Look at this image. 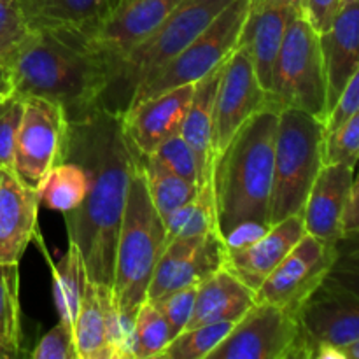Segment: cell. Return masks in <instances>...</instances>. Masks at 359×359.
<instances>
[{"instance_id": "10", "label": "cell", "mask_w": 359, "mask_h": 359, "mask_svg": "<svg viewBox=\"0 0 359 359\" xmlns=\"http://www.w3.org/2000/svg\"><path fill=\"white\" fill-rule=\"evenodd\" d=\"M67 128L69 118L58 102L42 97L23 98L13 172L28 188L39 191L51 168L62 160Z\"/></svg>"}, {"instance_id": "30", "label": "cell", "mask_w": 359, "mask_h": 359, "mask_svg": "<svg viewBox=\"0 0 359 359\" xmlns=\"http://www.w3.org/2000/svg\"><path fill=\"white\" fill-rule=\"evenodd\" d=\"M20 265L0 263V359L20 356Z\"/></svg>"}, {"instance_id": "27", "label": "cell", "mask_w": 359, "mask_h": 359, "mask_svg": "<svg viewBox=\"0 0 359 359\" xmlns=\"http://www.w3.org/2000/svg\"><path fill=\"white\" fill-rule=\"evenodd\" d=\"M140 167H142L144 181H146L147 193L151 196L154 209L158 210L161 219H167L175 209L184 205L186 202L193 198L198 191V184L196 182L188 181V179L181 177V175L174 174L153 160L151 156H142L139 154Z\"/></svg>"}, {"instance_id": "15", "label": "cell", "mask_w": 359, "mask_h": 359, "mask_svg": "<svg viewBox=\"0 0 359 359\" xmlns=\"http://www.w3.org/2000/svg\"><path fill=\"white\" fill-rule=\"evenodd\" d=\"M179 2L181 0H118L105 20L88 35L107 56L116 72L119 62L153 34Z\"/></svg>"}, {"instance_id": "1", "label": "cell", "mask_w": 359, "mask_h": 359, "mask_svg": "<svg viewBox=\"0 0 359 359\" xmlns=\"http://www.w3.org/2000/svg\"><path fill=\"white\" fill-rule=\"evenodd\" d=\"M137 151L126 137L121 114L97 105L69 121L62 160L84 168L88 191L65 216L69 242L79 248L88 279L112 286L116 244Z\"/></svg>"}, {"instance_id": "21", "label": "cell", "mask_w": 359, "mask_h": 359, "mask_svg": "<svg viewBox=\"0 0 359 359\" xmlns=\"http://www.w3.org/2000/svg\"><path fill=\"white\" fill-rule=\"evenodd\" d=\"M293 7H276V9H249L244 21L237 48L242 49L255 67L256 77L265 91L272 90V76L276 60L283 46L284 32Z\"/></svg>"}, {"instance_id": "2", "label": "cell", "mask_w": 359, "mask_h": 359, "mask_svg": "<svg viewBox=\"0 0 359 359\" xmlns=\"http://www.w3.org/2000/svg\"><path fill=\"white\" fill-rule=\"evenodd\" d=\"M4 65L14 93L58 102L69 121L97 107L114 74L90 35L70 28H28Z\"/></svg>"}, {"instance_id": "42", "label": "cell", "mask_w": 359, "mask_h": 359, "mask_svg": "<svg viewBox=\"0 0 359 359\" xmlns=\"http://www.w3.org/2000/svg\"><path fill=\"white\" fill-rule=\"evenodd\" d=\"M353 184H351L349 202H347L346 216H344V233L359 230V161L354 168Z\"/></svg>"}, {"instance_id": "3", "label": "cell", "mask_w": 359, "mask_h": 359, "mask_svg": "<svg viewBox=\"0 0 359 359\" xmlns=\"http://www.w3.org/2000/svg\"><path fill=\"white\" fill-rule=\"evenodd\" d=\"M279 112L266 105L251 116L214 160L210 181L223 238L244 224L270 226Z\"/></svg>"}, {"instance_id": "8", "label": "cell", "mask_w": 359, "mask_h": 359, "mask_svg": "<svg viewBox=\"0 0 359 359\" xmlns=\"http://www.w3.org/2000/svg\"><path fill=\"white\" fill-rule=\"evenodd\" d=\"M248 13L249 0H231L195 41L189 42L167 65L139 84L126 109L154 95L184 84H195L214 69L223 65L224 60L237 48L238 35Z\"/></svg>"}, {"instance_id": "43", "label": "cell", "mask_w": 359, "mask_h": 359, "mask_svg": "<svg viewBox=\"0 0 359 359\" xmlns=\"http://www.w3.org/2000/svg\"><path fill=\"white\" fill-rule=\"evenodd\" d=\"M302 0H249V9H276V7H293L300 9Z\"/></svg>"}, {"instance_id": "7", "label": "cell", "mask_w": 359, "mask_h": 359, "mask_svg": "<svg viewBox=\"0 0 359 359\" xmlns=\"http://www.w3.org/2000/svg\"><path fill=\"white\" fill-rule=\"evenodd\" d=\"M279 109H298L326 123V74L319 32L300 13L291 14L276 60L270 90Z\"/></svg>"}, {"instance_id": "22", "label": "cell", "mask_w": 359, "mask_h": 359, "mask_svg": "<svg viewBox=\"0 0 359 359\" xmlns=\"http://www.w3.org/2000/svg\"><path fill=\"white\" fill-rule=\"evenodd\" d=\"M255 304V291L226 269H219L198 284L195 307L186 330L209 323H237Z\"/></svg>"}, {"instance_id": "13", "label": "cell", "mask_w": 359, "mask_h": 359, "mask_svg": "<svg viewBox=\"0 0 359 359\" xmlns=\"http://www.w3.org/2000/svg\"><path fill=\"white\" fill-rule=\"evenodd\" d=\"M224 248V238L217 230L168 242L158 259L146 300L156 302L182 287L198 286L223 269Z\"/></svg>"}, {"instance_id": "34", "label": "cell", "mask_w": 359, "mask_h": 359, "mask_svg": "<svg viewBox=\"0 0 359 359\" xmlns=\"http://www.w3.org/2000/svg\"><path fill=\"white\" fill-rule=\"evenodd\" d=\"M335 249V259L326 277L359 297V230L344 233Z\"/></svg>"}, {"instance_id": "12", "label": "cell", "mask_w": 359, "mask_h": 359, "mask_svg": "<svg viewBox=\"0 0 359 359\" xmlns=\"http://www.w3.org/2000/svg\"><path fill=\"white\" fill-rule=\"evenodd\" d=\"M335 252V244L305 233L263 280L256 291V302L298 312L300 305L325 280Z\"/></svg>"}, {"instance_id": "24", "label": "cell", "mask_w": 359, "mask_h": 359, "mask_svg": "<svg viewBox=\"0 0 359 359\" xmlns=\"http://www.w3.org/2000/svg\"><path fill=\"white\" fill-rule=\"evenodd\" d=\"M221 65L196 81L193 88V97L186 112L181 135L191 147L198 167V186L210 179V133H212L214 98H216L217 83H219Z\"/></svg>"}, {"instance_id": "4", "label": "cell", "mask_w": 359, "mask_h": 359, "mask_svg": "<svg viewBox=\"0 0 359 359\" xmlns=\"http://www.w3.org/2000/svg\"><path fill=\"white\" fill-rule=\"evenodd\" d=\"M163 249L165 224L151 202L137 153L116 244L114 279L111 286L116 307L130 328L137 311L146 300L147 287Z\"/></svg>"}, {"instance_id": "46", "label": "cell", "mask_w": 359, "mask_h": 359, "mask_svg": "<svg viewBox=\"0 0 359 359\" xmlns=\"http://www.w3.org/2000/svg\"><path fill=\"white\" fill-rule=\"evenodd\" d=\"M346 2H358V0H344V4Z\"/></svg>"}, {"instance_id": "5", "label": "cell", "mask_w": 359, "mask_h": 359, "mask_svg": "<svg viewBox=\"0 0 359 359\" xmlns=\"http://www.w3.org/2000/svg\"><path fill=\"white\" fill-rule=\"evenodd\" d=\"M231 0H181L163 23L119 62L98 105L121 114L140 83L195 41Z\"/></svg>"}, {"instance_id": "14", "label": "cell", "mask_w": 359, "mask_h": 359, "mask_svg": "<svg viewBox=\"0 0 359 359\" xmlns=\"http://www.w3.org/2000/svg\"><path fill=\"white\" fill-rule=\"evenodd\" d=\"M297 314L316 353L318 347L328 346L342 354L344 347L359 340V297L328 277L300 305Z\"/></svg>"}, {"instance_id": "29", "label": "cell", "mask_w": 359, "mask_h": 359, "mask_svg": "<svg viewBox=\"0 0 359 359\" xmlns=\"http://www.w3.org/2000/svg\"><path fill=\"white\" fill-rule=\"evenodd\" d=\"M88 191V177L79 163L60 160L39 189L41 203L51 210L67 214L77 209Z\"/></svg>"}, {"instance_id": "40", "label": "cell", "mask_w": 359, "mask_h": 359, "mask_svg": "<svg viewBox=\"0 0 359 359\" xmlns=\"http://www.w3.org/2000/svg\"><path fill=\"white\" fill-rule=\"evenodd\" d=\"M359 111V69L353 74L349 83L344 88L342 95H340L339 102L335 104L333 111L330 112L328 119L325 123V133L332 132L337 126L342 125L349 116Z\"/></svg>"}, {"instance_id": "32", "label": "cell", "mask_w": 359, "mask_h": 359, "mask_svg": "<svg viewBox=\"0 0 359 359\" xmlns=\"http://www.w3.org/2000/svg\"><path fill=\"white\" fill-rule=\"evenodd\" d=\"M233 321L209 323L188 328L172 339L160 358L163 359H207L231 332Z\"/></svg>"}, {"instance_id": "16", "label": "cell", "mask_w": 359, "mask_h": 359, "mask_svg": "<svg viewBox=\"0 0 359 359\" xmlns=\"http://www.w3.org/2000/svg\"><path fill=\"white\" fill-rule=\"evenodd\" d=\"M304 235V216L302 212H297L279 223L270 224L265 233L248 244L226 245L223 269L233 273L256 293L263 280Z\"/></svg>"}, {"instance_id": "37", "label": "cell", "mask_w": 359, "mask_h": 359, "mask_svg": "<svg viewBox=\"0 0 359 359\" xmlns=\"http://www.w3.org/2000/svg\"><path fill=\"white\" fill-rule=\"evenodd\" d=\"M196 290H198V286L182 287V290L174 291V293L154 302L167 319L174 337L184 332L186 326H188L189 318L193 314V307H195Z\"/></svg>"}, {"instance_id": "25", "label": "cell", "mask_w": 359, "mask_h": 359, "mask_svg": "<svg viewBox=\"0 0 359 359\" xmlns=\"http://www.w3.org/2000/svg\"><path fill=\"white\" fill-rule=\"evenodd\" d=\"M74 346L79 359H111L105 333V318L100 291L93 280L88 279L79 312L72 325Z\"/></svg>"}, {"instance_id": "23", "label": "cell", "mask_w": 359, "mask_h": 359, "mask_svg": "<svg viewBox=\"0 0 359 359\" xmlns=\"http://www.w3.org/2000/svg\"><path fill=\"white\" fill-rule=\"evenodd\" d=\"M118 0H18L28 28H70L91 34Z\"/></svg>"}, {"instance_id": "38", "label": "cell", "mask_w": 359, "mask_h": 359, "mask_svg": "<svg viewBox=\"0 0 359 359\" xmlns=\"http://www.w3.org/2000/svg\"><path fill=\"white\" fill-rule=\"evenodd\" d=\"M30 356L34 359H79L74 346V330L67 323L58 321L37 342Z\"/></svg>"}, {"instance_id": "47", "label": "cell", "mask_w": 359, "mask_h": 359, "mask_svg": "<svg viewBox=\"0 0 359 359\" xmlns=\"http://www.w3.org/2000/svg\"><path fill=\"white\" fill-rule=\"evenodd\" d=\"M116 4H118V2H116Z\"/></svg>"}, {"instance_id": "20", "label": "cell", "mask_w": 359, "mask_h": 359, "mask_svg": "<svg viewBox=\"0 0 359 359\" xmlns=\"http://www.w3.org/2000/svg\"><path fill=\"white\" fill-rule=\"evenodd\" d=\"M319 41L326 74V109L330 116L346 84L359 69V0L342 4L332 27L319 34Z\"/></svg>"}, {"instance_id": "6", "label": "cell", "mask_w": 359, "mask_h": 359, "mask_svg": "<svg viewBox=\"0 0 359 359\" xmlns=\"http://www.w3.org/2000/svg\"><path fill=\"white\" fill-rule=\"evenodd\" d=\"M325 123L298 109H280L273 158L270 224L302 212L323 168Z\"/></svg>"}, {"instance_id": "45", "label": "cell", "mask_w": 359, "mask_h": 359, "mask_svg": "<svg viewBox=\"0 0 359 359\" xmlns=\"http://www.w3.org/2000/svg\"><path fill=\"white\" fill-rule=\"evenodd\" d=\"M342 358L344 359H359V340H358V342L351 344V346L344 347Z\"/></svg>"}, {"instance_id": "11", "label": "cell", "mask_w": 359, "mask_h": 359, "mask_svg": "<svg viewBox=\"0 0 359 359\" xmlns=\"http://www.w3.org/2000/svg\"><path fill=\"white\" fill-rule=\"evenodd\" d=\"M266 105L276 107L269 91L263 90L259 84L249 56L242 49L235 48L221 65L214 98L210 165L223 153L238 128Z\"/></svg>"}, {"instance_id": "39", "label": "cell", "mask_w": 359, "mask_h": 359, "mask_svg": "<svg viewBox=\"0 0 359 359\" xmlns=\"http://www.w3.org/2000/svg\"><path fill=\"white\" fill-rule=\"evenodd\" d=\"M27 32L18 0H0V63L6 62Z\"/></svg>"}, {"instance_id": "33", "label": "cell", "mask_w": 359, "mask_h": 359, "mask_svg": "<svg viewBox=\"0 0 359 359\" xmlns=\"http://www.w3.org/2000/svg\"><path fill=\"white\" fill-rule=\"evenodd\" d=\"M325 165H349L356 168L359 161V111L346 119L340 126L325 135L323 144Z\"/></svg>"}, {"instance_id": "17", "label": "cell", "mask_w": 359, "mask_h": 359, "mask_svg": "<svg viewBox=\"0 0 359 359\" xmlns=\"http://www.w3.org/2000/svg\"><path fill=\"white\" fill-rule=\"evenodd\" d=\"M193 88L195 84L174 88L123 112V128L137 153L149 156L165 140L181 133Z\"/></svg>"}, {"instance_id": "41", "label": "cell", "mask_w": 359, "mask_h": 359, "mask_svg": "<svg viewBox=\"0 0 359 359\" xmlns=\"http://www.w3.org/2000/svg\"><path fill=\"white\" fill-rule=\"evenodd\" d=\"M344 0H302L300 13L316 32L323 34L332 27Z\"/></svg>"}, {"instance_id": "35", "label": "cell", "mask_w": 359, "mask_h": 359, "mask_svg": "<svg viewBox=\"0 0 359 359\" xmlns=\"http://www.w3.org/2000/svg\"><path fill=\"white\" fill-rule=\"evenodd\" d=\"M153 160L167 167L174 174L188 179V181L198 184V167H196V158L193 154L189 144L182 139V135H174L172 139L165 140L161 146L156 147L154 153L149 154Z\"/></svg>"}, {"instance_id": "26", "label": "cell", "mask_w": 359, "mask_h": 359, "mask_svg": "<svg viewBox=\"0 0 359 359\" xmlns=\"http://www.w3.org/2000/svg\"><path fill=\"white\" fill-rule=\"evenodd\" d=\"M51 273L53 297H55L60 321L72 326L88 284L84 258L74 242H69L67 255L56 265H51Z\"/></svg>"}, {"instance_id": "44", "label": "cell", "mask_w": 359, "mask_h": 359, "mask_svg": "<svg viewBox=\"0 0 359 359\" xmlns=\"http://www.w3.org/2000/svg\"><path fill=\"white\" fill-rule=\"evenodd\" d=\"M14 93V86H13V79L9 76V70L4 63H0V104L4 100L11 97Z\"/></svg>"}, {"instance_id": "19", "label": "cell", "mask_w": 359, "mask_h": 359, "mask_svg": "<svg viewBox=\"0 0 359 359\" xmlns=\"http://www.w3.org/2000/svg\"><path fill=\"white\" fill-rule=\"evenodd\" d=\"M39 191L28 188L9 168H0V263L20 265L37 233Z\"/></svg>"}, {"instance_id": "28", "label": "cell", "mask_w": 359, "mask_h": 359, "mask_svg": "<svg viewBox=\"0 0 359 359\" xmlns=\"http://www.w3.org/2000/svg\"><path fill=\"white\" fill-rule=\"evenodd\" d=\"M165 224V245L172 241L186 237L205 235L217 230L216 202H214L212 181H207L198 186V191L189 202L175 209Z\"/></svg>"}, {"instance_id": "18", "label": "cell", "mask_w": 359, "mask_h": 359, "mask_svg": "<svg viewBox=\"0 0 359 359\" xmlns=\"http://www.w3.org/2000/svg\"><path fill=\"white\" fill-rule=\"evenodd\" d=\"M354 167L323 165L302 209L305 233L328 244L344 237V216L349 202Z\"/></svg>"}, {"instance_id": "9", "label": "cell", "mask_w": 359, "mask_h": 359, "mask_svg": "<svg viewBox=\"0 0 359 359\" xmlns=\"http://www.w3.org/2000/svg\"><path fill=\"white\" fill-rule=\"evenodd\" d=\"M294 311L256 302L207 359H314Z\"/></svg>"}, {"instance_id": "31", "label": "cell", "mask_w": 359, "mask_h": 359, "mask_svg": "<svg viewBox=\"0 0 359 359\" xmlns=\"http://www.w3.org/2000/svg\"><path fill=\"white\" fill-rule=\"evenodd\" d=\"M174 333L158 305L144 300L132 325V359L160 358Z\"/></svg>"}, {"instance_id": "36", "label": "cell", "mask_w": 359, "mask_h": 359, "mask_svg": "<svg viewBox=\"0 0 359 359\" xmlns=\"http://www.w3.org/2000/svg\"><path fill=\"white\" fill-rule=\"evenodd\" d=\"M23 114V98L13 93L0 104V168L13 170L14 144Z\"/></svg>"}]
</instances>
